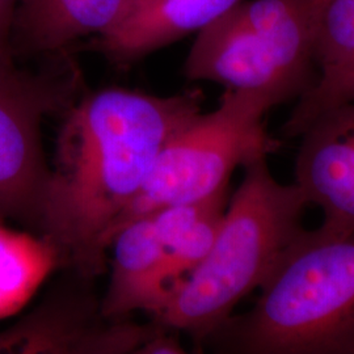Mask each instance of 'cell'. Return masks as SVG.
<instances>
[{
	"mask_svg": "<svg viewBox=\"0 0 354 354\" xmlns=\"http://www.w3.org/2000/svg\"><path fill=\"white\" fill-rule=\"evenodd\" d=\"M241 0H145L112 32L92 38V50L125 66L192 33H198Z\"/></svg>",
	"mask_w": 354,
	"mask_h": 354,
	"instance_id": "11",
	"label": "cell"
},
{
	"mask_svg": "<svg viewBox=\"0 0 354 354\" xmlns=\"http://www.w3.org/2000/svg\"><path fill=\"white\" fill-rule=\"evenodd\" d=\"M274 106L264 95L226 89L213 112L198 114L167 140L143 188L117 221L112 239L142 215L228 189L236 167L276 150L277 142L264 127V115Z\"/></svg>",
	"mask_w": 354,
	"mask_h": 354,
	"instance_id": "5",
	"label": "cell"
},
{
	"mask_svg": "<svg viewBox=\"0 0 354 354\" xmlns=\"http://www.w3.org/2000/svg\"><path fill=\"white\" fill-rule=\"evenodd\" d=\"M252 308L203 344L218 353L354 354V231L302 230Z\"/></svg>",
	"mask_w": 354,
	"mask_h": 354,
	"instance_id": "2",
	"label": "cell"
},
{
	"mask_svg": "<svg viewBox=\"0 0 354 354\" xmlns=\"http://www.w3.org/2000/svg\"><path fill=\"white\" fill-rule=\"evenodd\" d=\"M20 0H0V67H17L13 57L11 37L13 19Z\"/></svg>",
	"mask_w": 354,
	"mask_h": 354,
	"instance_id": "16",
	"label": "cell"
},
{
	"mask_svg": "<svg viewBox=\"0 0 354 354\" xmlns=\"http://www.w3.org/2000/svg\"><path fill=\"white\" fill-rule=\"evenodd\" d=\"M244 176L228 200L214 241L203 260L169 292L155 322L185 332L203 346L236 304L261 288L281 254L304 230L308 205L295 184H281L266 155L243 165Z\"/></svg>",
	"mask_w": 354,
	"mask_h": 354,
	"instance_id": "3",
	"label": "cell"
},
{
	"mask_svg": "<svg viewBox=\"0 0 354 354\" xmlns=\"http://www.w3.org/2000/svg\"><path fill=\"white\" fill-rule=\"evenodd\" d=\"M171 329L165 328L162 324L147 342L143 344L138 354H181L185 353L184 346Z\"/></svg>",
	"mask_w": 354,
	"mask_h": 354,
	"instance_id": "17",
	"label": "cell"
},
{
	"mask_svg": "<svg viewBox=\"0 0 354 354\" xmlns=\"http://www.w3.org/2000/svg\"><path fill=\"white\" fill-rule=\"evenodd\" d=\"M142 1H145V0H131V1H130V7H129V11H130V10H131L134 6L140 4V3H142ZM129 11H127V12H129Z\"/></svg>",
	"mask_w": 354,
	"mask_h": 354,
	"instance_id": "18",
	"label": "cell"
},
{
	"mask_svg": "<svg viewBox=\"0 0 354 354\" xmlns=\"http://www.w3.org/2000/svg\"><path fill=\"white\" fill-rule=\"evenodd\" d=\"M227 192L198 203L165 206L149 214L167 252L174 286L209 252L227 206Z\"/></svg>",
	"mask_w": 354,
	"mask_h": 354,
	"instance_id": "12",
	"label": "cell"
},
{
	"mask_svg": "<svg viewBox=\"0 0 354 354\" xmlns=\"http://www.w3.org/2000/svg\"><path fill=\"white\" fill-rule=\"evenodd\" d=\"M354 58V0H327L315 42L319 76Z\"/></svg>",
	"mask_w": 354,
	"mask_h": 354,
	"instance_id": "15",
	"label": "cell"
},
{
	"mask_svg": "<svg viewBox=\"0 0 354 354\" xmlns=\"http://www.w3.org/2000/svg\"><path fill=\"white\" fill-rule=\"evenodd\" d=\"M131 0H20L11 46L15 59H50L79 39L108 35L127 16Z\"/></svg>",
	"mask_w": 354,
	"mask_h": 354,
	"instance_id": "10",
	"label": "cell"
},
{
	"mask_svg": "<svg viewBox=\"0 0 354 354\" xmlns=\"http://www.w3.org/2000/svg\"><path fill=\"white\" fill-rule=\"evenodd\" d=\"M201 105L200 91L156 96L111 87L79 96L64 112L39 232L57 248L61 269L102 276L117 221L167 140Z\"/></svg>",
	"mask_w": 354,
	"mask_h": 354,
	"instance_id": "1",
	"label": "cell"
},
{
	"mask_svg": "<svg viewBox=\"0 0 354 354\" xmlns=\"http://www.w3.org/2000/svg\"><path fill=\"white\" fill-rule=\"evenodd\" d=\"M113 261L102 314L127 320L138 311L156 317L174 288L168 257L150 215H142L120 228L112 239Z\"/></svg>",
	"mask_w": 354,
	"mask_h": 354,
	"instance_id": "9",
	"label": "cell"
},
{
	"mask_svg": "<svg viewBox=\"0 0 354 354\" xmlns=\"http://www.w3.org/2000/svg\"><path fill=\"white\" fill-rule=\"evenodd\" d=\"M326 3L241 0L197 33L184 74L276 105L299 99L319 79L315 42Z\"/></svg>",
	"mask_w": 354,
	"mask_h": 354,
	"instance_id": "4",
	"label": "cell"
},
{
	"mask_svg": "<svg viewBox=\"0 0 354 354\" xmlns=\"http://www.w3.org/2000/svg\"><path fill=\"white\" fill-rule=\"evenodd\" d=\"M79 82L68 53L38 71L0 67V222L11 219L41 232L50 175L41 127L77 100Z\"/></svg>",
	"mask_w": 354,
	"mask_h": 354,
	"instance_id": "6",
	"label": "cell"
},
{
	"mask_svg": "<svg viewBox=\"0 0 354 354\" xmlns=\"http://www.w3.org/2000/svg\"><path fill=\"white\" fill-rule=\"evenodd\" d=\"M354 102V58L342 67L319 76L302 95L282 127L286 137H299L317 115L333 106Z\"/></svg>",
	"mask_w": 354,
	"mask_h": 354,
	"instance_id": "14",
	"label": "cell"
},
{
	"mask_svg": "<svg viewBox=\"0 0 354 354\" xmlns=\"http://www.w3.org/2000/svg\"><path fill=\"white\" fill-rule=\"evenodd\" d=\"M93 279L64 270L29 314L0 330V354L140 353L160 324L108 319Z\"/></svg>",
	"mask_w": 354,
	"mask_h": 354,
	"instance_id": "7",
	"label": "cell"
},
{
	"mask_svg": "<svg viewBox=\"0 0 354 354\" xmlns=\"http://www.w3.org/2000/svg\"><path fill=\"white\" fill-rule=\"evenodd\" d=\"M0 222V320L16 315L57 269L61 259L46 236Z\"/></svg>",
	"mask_w": 354,
	"mask_h": 354,
	"instance_id": "13",
	"label": "cell"
},
{
	"mask_svg": "<svg viewBox=\"0 0 354 354\" xmlns=\"http://www.w3.org/2000/svg\"><path fill=\"white\" fill-rule=\"evenodd\" d=\"M299 137L294 184L324 213L322 227L353 232L354 102L319 114Z\"/></svg>",
	"mask_w": 354,
	"mask_h": 354,
	"instance_id": "8",
	"label": "cell"
}]
</instances>
